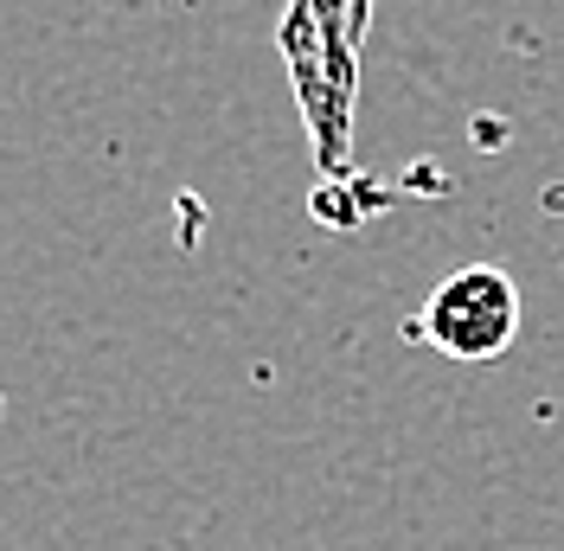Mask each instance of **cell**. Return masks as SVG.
Masks as SVG:
<instances>
[{
  "mask_svg": "<svg viewBox=\"0 0 564 551\" xmlns=\"http://www.w3.org/2000/svg\"><path fill=\"white\" fill-rule=\"evenodd\" d=\"M520 334V289L494 263L443 276L423 302V341L449 359H500Z\"/></svg>",
  "mask_w": 564,
  "mask_h": 551,
  "instance_id": "cell-1",
  "label": "cell"
}]
</instances>
